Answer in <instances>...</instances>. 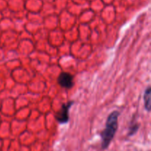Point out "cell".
Returning <instances> with one entry per match:
<instances>
[{
  "mask_svg": "<svg viewBox=\"0 0 151 151\" xmlns=\"http://www.w3.org/2000/svg\"><path fill=\"white\" fill-rule=\"evenodd\" d=\"M139 128V124L136 121V119L134 118H133L132 122H131L129 126V130H128V137H131V136H134L136 133L138 131Z\"/></svg>",
  "mask_w": 151,
  "mask_h": 151,
  "instance_id": "obj_5",
  "label": "cell"
},
{
  "mask_svg": "<svg viewBox=\"0 0 151 151\" xmlns=\"http://www.w3.org/2000/svg\"><path fill=\"white\" fill-rule=\"evenodd\" d=\"M58 83L62 88L69 89L74 86L73 76L68 72H61L58 78Z\"/></svg>",
  "mask_w": 151,
  "mask_h": 151,
  "instance_id": "obj_3",
  "label": "cell"
},
{
  "mask_svg": "<svg viewBox=\"0 0 151 151\" xmlns=\"http://www.w3.org/2000/svg\"><path fill=\"white\" fill-rule=\"evenodd\" d=\"M150 95H151V88L150 86L147 87L146 88V90L145 91L144 93V97H143V99H144V104H145V108L147 110V112L150 111Z\"/></svg>",
  "mask_w": 151,
  "mask_h": 151,
  "instance_id": "obj_4",
  "label": "cell"
},
{
  "mask_svg": "<svg viewBox=\"0 0 151 151\" xmlns=\"http://www.w3.org/2000/svg\"><path fill=\"white\" fill-rule=\"evenodd\" d=\"M74 101L63 103L60 110L56 113L55 119L60 124H66L69 120V109L73 105Z\"/></svg>",
  "mask_w": 151,
  "mask_h": 151,
  "instance_id": "obj_2",
  "label": "cell"
},
{
  "mask_svg": "<svg viewBox=\"0 0 151 151\" xmlns=\"http://www.w3.org/2000/svg\"><path fill=\"white\" fill-rule=\"evenodd\" d=\"M120 113L117 111H114L108 116L106 128L100 134L101 137V148L106 150L109 147L113 140L118 128V118Z\"/></svg>",
  "mask_w": 151,
  "mask_h": 151,
  "instance_id": "obj_1",
  "label": "cell"
}]
</instances>
